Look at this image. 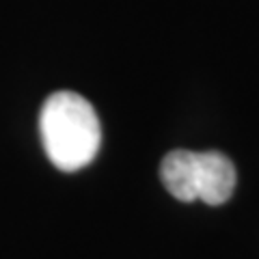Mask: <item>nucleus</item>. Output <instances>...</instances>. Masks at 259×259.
Listing matches in <instances>:
<instances>
[{
	"instance_id": "obj_1",
	"label": "nucleus",
	"mask_w": 259,
	"mask_h": 259,
	"mask_svg": "<svg viewBox=\"0 0 259 259\" xmlns=\"http://www.w3.org/2000/svg\"><path fill=\"white\" fill-rule=\"evenodd\" d=\"M39 132L46 156L65 173H76L100 151L102 125L91 102L74 91H56L41 106Z\"/></svg>"
},
{
	"instance_id": "obj_2",
	"label": "nucleus",
	"mask_w": 259,
	"mask_h": 259,
	"mask_svg": "<svg viewBox=\"0 0 259 259\" xmlns=\"http://www.w3.org/2000/svg\"><path fill=\"white\" fill-rule=\"evenodd\" d=\"M160 180L184 203L203 201L207 205H223L236 190L238 173L233 162L221 151L175 149L162 160Z\"/></svg>"
}]
</instances>
